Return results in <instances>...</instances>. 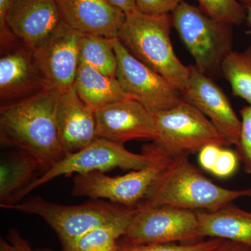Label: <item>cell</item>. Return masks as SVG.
Here are the masks:
<instances>
[{
	"mask_svg": "<svg viewBox=\"0 0 251 251\" xmlns=\"http://www.w3.org/2000/svg\"><path fill=\"white\" fill-rule=\"evenodd\" d=\"M60 93L46 88L22 100L1 105L0 109L1 146L34 156L42 166L43 173L65 155L57 123Z\"/></svg>",
	"mask_w": 251,
	"mask_h": 251,
	"instance_id": "obj_1",
	"label": "cell"
},
{
	"mask_svg": "<svg viewBox=\"0 0 251 251\" xmlns=\"http://www.w3.org/2000/svg\"><path fill=\"white\" fill-rule=\"evenodd\" d=\"M246 197L251 198V188L237 190L222 187L204 176L190 161L188 153H181L174 156L139 207L169 206L186 210L211 211Z\"/></svg>",
	"mask_w": 251,
	"mask_h": 251,
	"instance_id": "obj_2",
	"label": "cell"
},
{
	"mask_svg": "<svg viewBox=\"0 0 251 251\" xmlns=\"http://www.w3.org/2000/svg\"><path fill=\"white\" fill-rule=\"evenodd\" d=\"M170 14L149 15L138 9L126 14L117 39L133 57L184 92L191 69L175 54L171 38Z\"/></svg>",
	"mask_w": 251,
	"mask_h": 251,
	"instance_id": "obj_3",
	"label": "cell"
},
{
	"mask_svg": "<svg viewBox=\"0 0 251 251\" xmlns=\"http://www.w3.org/2000/svg\"><path fill=\"white\" fill-rule=\"evenodd\" d=\"M2 209L40 217L57 234L62 251H76L81 238L91 230L103 225L129 219L135 211L102 200L66 205L50 202L40 196L28 198Z\"/></svg>",
	"mask_w": 251,
	"mask_h": 251,
	"instance_id": "obj_4",
	"label": "cell"
},
{
	"mask_svg": "<svg viewBox=\"0 0 251 251\" xmlns=\"http://www.w3.org/2000/svg\"><path fill=\"white\" fill-rule=\"evenodd\" d=\"M148 147L151 161L145 168L116 176H109L103 172L75 175L72 194L91 200H108L130 209L139 207L175 156L153 142Z\"/></svg>",
	"mask_w": 251,
	"mask_h": 251,
	"instance_id": "obj_5",
	"label": "cell"
},
{
	"mask_svg": "<svg viewBox=\"0 0 251 251\" xmlns=\"http://www.w3.org/2000/svg\"><path fill=\"white\" fill-rule=\"evenodd\" d=\"M172 19L195 66L208 76L221 69L225 57L232 51V25L213 19L201 8L185 1L173 11Z\"/></svg>",
	"mask_w": 251,
	"mask_h": 251,
	"instance_id": "obj_6",
	"label": "cell"
},
{
	"mask_svg": "<svg viewBox=\"0 0 251 251\" xmlns=\"http://www.w3.org/2000/svg\"><path fill=\"white\" fill-rule=\"evenodd\" d=\"M150 161L151 153L148 145L144 147L143 152L136 153L126 149L124 145L97 138L85 148L64 155L60 161L41 175L20 195L18 203L36 188L59 176L93 172L106 173L116 168L134 171L145 168Z\"/></svg>",
	"mask_w": 251,
	"mask_h": 251,
	"instance_id": "obj_7",
	"label": "cell"
},
{
	"mask_svg": "<svg viewBox=\"0 0 251 251\" xmlns=\"http://www.w3.org/2000/svg\"><path fill=\"white\" fill-rule=\"evenodd\" d=\"M153 116L157 130L153 143L173 156L199 152L211 144L223 148L231 145L204 114L184 99Z\"/></svg>",
	"mask_w": 251,
	"mask_h": 251,
	"instance_id": "obj_8",
	"label": "cell"
},
{
	"mask_svg": "<svg viewBox=\"0 0 251 251\" xmlns=\"http://www.w3.org/2000/svg\"><path fill=\"white\" fill-rule=\"evenodd\" d=\"M201 239L198 211L157 206L135 209L119 245L120 249L144 244L196 242Z\"/></svg>",
	"mask_w": 251,
	"mask_h": 251,
	"instance_id": "obj_9",
	"label": "cell"
},
{
	"mask_svg": "<svg viewBox=\"0 0 251 251\" xmlns=\"http://www.w3.org/2000/svg\"><path fill=\"white\" fill-rule=\"evenodd\" d=\"M113 46L117 58L116 77L130 98L153 115L173 108L184 99L179 90L133 57L117 38L113 39Z\"/></svg>",
	"mask_w": 251,
	"mask_h": 251,
	"instance_id": "obj_10",
	"label": "cell"
},
{
	"mask_svg": "<svg viewBox=\"0 0 251 251\" xmlns=\"http://www.w3.org/2000/svg\"><path fill=\"white\" fill-rule=\"evenodd\" d=\"M82 35L62 21L56 30L33 50L49 88L62 92L74 86L80 62Z\"/></svg>",
	"mask_w": 251,
	"mask_h": 251,
	"instance_id": "obj_11",
	"label": "cell"
},
{
	"mask_svg": "<svg viewBox=\"0 0 251 251\" xmlns=\"http://www.w3.org/2000/svg\"><path fill=\"white\" fill-rule=\"evenodd\" d=\"M94 112L97 138L120 145L133 140L157 139L154 116L134 99L108 104Z\"/></svg>",
	"mask_w": 251,
	"mask_h": 251,
	"instance_id": "obj_12",
	"label": "cell"
},
{
	"mask_svg": "<svg viewBox=\"0 0 251 251\" xmlns=\"http://www.w3.org/2000/svg\"><path fill=\"white\" fill-rule=\"evenodd\" d=\"M189 79L183 99L211 122L230 145H237L242 121L238 118L222 89L196 66H190Z\"/></svg>",
	"mask_w": 251,
	"mask_h": 251,
	"instance_id": "obj_13",
	"label": "cell"
},
{
	"mask_svg": "<svg viewBox=\"0 0 251 251\" xmlns=\"http://www.w3.org/2000/svg\"><path fill=\"white\" fill-rule=\"evenodd\" d=\"M62 22L55 0H15L6 24L15 37L34 50Z\"/></svg>",
	"mask_w": 251,
	"mask_h": 251,
	"instance_id": "obj_14",
	"label": "cell"
},
{
	"mask_svg": "<svg viewBox=\"0 0 251 251\" xmlns=\"http://www.w3.org/2000/svg\"><path fill=\"white\" fill-rule=\"evenodd\" d=\"M49 88L41 75L32 50L23 47L10 50L0 59V98L14 103Z\"/></svg>",
	"mask_w": 251,
	"mask_h": 251,
	"instance_id": "obj_15",
	"label": "cell"
},
{
	"mask_svg": "<svg viewBox=\"0 0 251 251\" xmlns=\"http://www.w3.org/2000/svg\"><path fill=\"white\" fill-rule=\"evenodd\" d=\"M57 123L64 154L79 151L97 138L94 110L80 98L74 86L59 95Z\"/></svg>",
	"mask_w": 251,
	"mask_h": 251,
	"instance_id": "obj_16",
	"label": "cell"
},
{
	"mask_svg": "<svg viewBox=\"0 0 251 251\" xmlns=\"http://www.w3.org/2000/svg\"><path fill=\"white\" fill-rule=\"evenodd\" d=\"M62 21L82 34L117 37L126 14L106 0H55Z\"/></svg>",
	"mask_w": 251,
	"mask_h": 251,
	"instance_id": "obj_17",
	"label": "cell"
},
{
	"mask_svg": "<svg viewBox=\"0 0 251 251\" xmlns=\"http://www.w3.org/2000/svg\"><path fill=\"white\" fill-rule=\"evenodd\" d=\"M200 235L232 241L251 249V212L233 203L215 211H198Z\"/></svg>",
	"mask_w": 251,
	"mask_h": 251,
	"instance_id": "obj_18",
	"label": "cell"
},
{
	"mask_svg": "<svg viewBox=\"0 0 251 251\" xmlns=\"http://www.w3.org/2000/svg\"><path fill=\"white\" fill-rule=\"evenodd\" d=\"M43 173L42 166L34 156L16 150L3 157L0 163V206L12 205L18 198Z\"/></svg>",
	"mask_w": 251,
	"mask_h": 251,
	"instance_id": "obj_19",
	"label": "cell"
},
{
	"mask_svg": "<svg viewBox=\"0 0 251 251\" xmlns=\"http://www.w3.org/2000/svg\"><path fill=\"white\" fill-rule=\"evenodd\" d=\"M74 87L80 98L94 110L131 99L117 77L108 76L81 60Z\"/></svg>",
	"mask_w": 251,
	"mask_h": 251,
	"instance_id": "obj_20",
	"label": "cell"
},
{
	"mask_svg": "<svg viewBox=\"0 0 251 251\" xmlns=\"http://www.w3.org/2000/svg\"><path fill=\"white\" fill-rule=\"evenodd\" d=\"M113 39L82 34L79 49L80 60L108 76L116 77L117 58L114 49Z\"/></svg>",
	"mask_w": 251,
	"mask_h": 251,
	"instance_id": "obj_21",
	"label": "cell"
},
{
	"mask_svg": "<svg viewBox=\"0 0 251 251\" xmlns=\"http://www.w3.org/2000/svg\"><path fill=\"white\" fill-rule=\"evenodd\" d=\"M221 70L234 95L251 105V46L244 52L231 51L223 61Z\"/></svg>",
	"mask_w": 251,
	"mask_h": 251,
	"instance_id": "obj_22",
	"label": "cell"
},
{
	"mask_svg": "<svg viewBox=\"0 0 251 251\" xmlns=\"http://www.w3.org/2000/svg\"><path fill=\"white\" fill-rule=\"evenodd\" d=\"M131 218L92 229L81 238L76 251H120L119 241L125 234Z\"/></svg>",
	"mask_w": 251,
	"mask_h": 251,
	"instance_id": "obj_23",
	"label": "cell"
},
{
	"mask_svg": "<svg viewBox=\"0 0 251 251\" xmlns=\"http://www.w3.org/2000/svg\"><path fill=\"white\" fill-rule=\"evenodd\" d=\"M201 9L220 23L238 25L246 21L247 12L238 0H198Z\"/></svg>",
	"mask_w": 251,
	"mask_h": 251,
	"instance_id": "obj_24",
	"label": "cell"
},
{
	"mask_svg": "<svg viewBox=\"0 0 251 251\" xmlns=\"http://www.w3.org/2000/svg\"><path fill=\"white\" fill-rule=\"evenodd\" d=\"M223 239L210 238L196 242L150 244L121 247L119 251H211L219 245Z\"/></svg>",
	"mask_w": 251,
	"mask_h": 251,
	"instance_id": "obj_25",
	"label": "cell"
},
{
	"mask_svg": "<svg viewBox=\"0 0 251 251\" xmlns=\"http://www.w3.org/2000/svg\"><path fill=\"white\" fill-rule=\"evenodd\" d=\"M240 115L242 128L239 141L235 145V152L244 171L251 175V105L243 108Z\"/></svg>",
	"mask_w": 251,
	"mask_h": 251,
	"instance_id": "obj_26",
	"label": "cell"
},
{
	"mask_svg": "<svg viewBox=\"0 0 251 251\" xmlns=\"http://www.w3.org/2000/svg\"><path fill=\"white\" fill-rule=\"evenodd\" d=\"M239 162L235 151L222 148L211 174L222 179L228 178L237 171Z\"/></svg>",
	"mask_w": 251,
	"mask_h": 251,
	"instance_id": "obj_27",
	"label": "cell"
},
{
	"mask_svg": "<svg viewBox=\"0 0 251 251\" xmlns=\"http://www.w3.org/2000/svg\"><path fill=\"white\" fill-rule=\"evenodd\" d=\"M183 0H135L140 12L149 15L170 14Z\"/></svg>",
	"mask_w": 251,
	"mask_h": 251,
	"instance_id": "obj_28",
	"label": "cell"
},
{
	"mask_svg": "<svg viewBox=\"0 0 251 251\" xmlns=\"http://www.w3.org/2000/svg\"><path fill=\"white\" fill-rule=\"evenodd\" d=\"M0 251H54L51 249H34L16 229H11L6 239H0Z\"/></svg>",
	"mask_w": 251,
	"mask_h": 251,
	"instance_id": "obj_29",
	"label": "cell"
},
{
	"mask_svg": "<svg viewBox=\"0 0 251 251\" xmlns=\"http://www.w3.org/2000/svg\"><path fill=\"white\" fill-rule=\"evenodd\" d=\"M223 147L208 145L199 151V163L205 171L211 173Z\"/></svg>",
	"mask_w": 251,
	"mask_h": 251,
	"instance_id": "obj_30",
	"label": "cell"
},
{
	"mask_svg": "<svg viewBox=\"0 0 251 251\" xmlns=\"http://www.w3.org/2000/svg\"><path fill=\"white\" fill-rule=\"evenodd\" d=\"M15 0H0V33H1V44L11 40L13 34L6 27V21L11 6Z\"/></svg>",
	"mask_w": 251,
	"mask_h": 251,
	"instance_id": "obj_31",
	"label": "cell"
},
{
	"mask_svg": "<svg viewBox=\"0 0 251 251\" xmlns=\"http://www.w3.org/2000/svg\"><path fill=\"white\" fill-rule=\"evenodd\" d=\"M211 251H251V249L240 243L223 240L218 247Z\"/></svg>",
	"mask_w": 251,
	"mask_h": 251,
	"instance_id": "obj_32",
	"label": "cell"
},
{
	"mask_svg": "<svg viewBox=\"0 0 251 251\" xmlns=\"http://www.w3.org/2000/svg\"><path fill=\"white\" fill-rule=\"evenodd\" d=\"M109 4L120 9L125 14H129L137 9L135 0H106Z\"/></svg>",
	"mask_w": 251,
	"mask_h": 251,
	"instance_id": "obj_33",
	"label": "cell"
},
{
	"mask_svg": "<svg viewBox=\"0 0 251 251\" xmlns=\"http://www.w3.org/2000/svg\"><path fill=\"white\" fill-rule=\"evenodd\" d=\"M246 21H247L248 27L249 28V30L248 31V33L251 36V6H250V7H247V17H246Z\"/></svg>",
	"mask_w": 251,
	"mask_h": 251,
	"instance_id": "obj_34",
	"label": "cell"
},
{
	"mask_svg": "<svg viewBox=\"0 0 251 251\" xmlns=\"http://www.w3.org/2000/svg\"><path fill=\"white\" fill-rule=\"evenodd\" d=\"M238 1L245 5L246 7H250L251 6V0H238Z\"/></svg>",
	"mask_w": 251,
	"mask_h": 251,
	"instance_id": "obj_35",
	"label": "cell"
}]
</instances>
